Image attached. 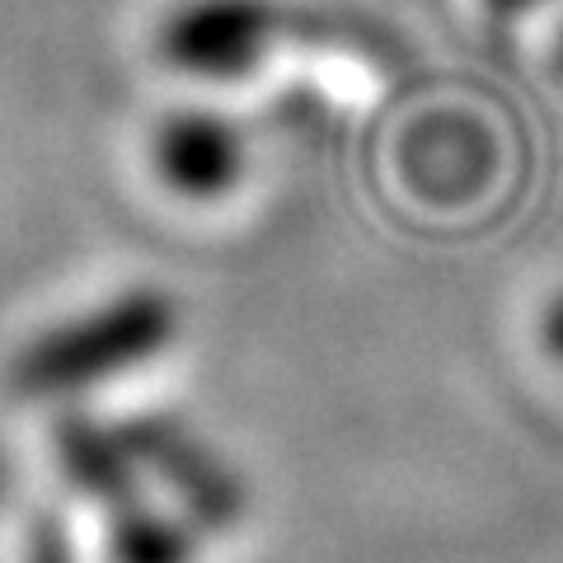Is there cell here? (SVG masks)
I'll return each mask as SVG.
<instances>
[{"label": "cell", "mask_w": 563, "mask_h": 563, "mask_svg": "<svg viewBox=\"0 0 563 563\" xmlns=\"http://www.w3.org/2000/svg\"><path fill=\"white\" fill-rule=\"evenodd\" d=\"M179 301L165 287H128L103 306L43 329L10 362V390L24 399H62L161 357L179 339Z\"/></svg>", "instance_id": "cell-1"}, {"label": "cell", "mask_w": 563, "mask_h": 563, "mask_svg": "<svg viewBox=\"0 0 563 563\" xmlns=\"http://www.w3.org/2000/svg\"><path fill=\"white\" fill-rule=\"evenodd\" d=\"M118 432L128 442L132 461L146 465L161 484H169V493L188 507V517L198 526L231 531V526L244 521V512H250V484L188 422L165 418V413H141V418L118 422Z\"/></svg>", "instance_id": "cell-2"}, {"label": "cell", "mask_w": 563, "mask_h": 563, "mask_svg": "<svg viewBox=\"0 0 563 563\" xmlns=\"http://www.w3.org/2000/svg\"><path fill=\"white\" fill-rule=\"evenodd\" d=\"M282 38V10L268 0H184L165 14L161 62L192 80H244Z\"/></svg>", "instance_id": "cell-3"}, {"label": "cell", "mask_w": 563, "mask_h": 563, "mask_svg": "<svg viewBox=\"0 0 563 563\" xmlns=\"http://www.w3.org/2000/svg\"><path fill=\"white\" fill-rule=\"evenodd\" d=\"M151 165L174 198L217 202L244 174V132L211 109H174L151 136Z\"/></svg>", "instance_id": "cell-4"}, {"label": "cell", "mask_w": 563, "mask_h": 563, "mask_svg": "<svg viewBox=\"0 0 563 563\" xmlns=\"http://www.w3.org/2000/svg\"><path fill=\"white\" fill-rule=\"evenodd\" d=\"M52 446H57L66 479L76 484L85 498L109 503V507L136 503V461L118 428H103V422L85 418V413H66L57 428H52Z\"/></svg>", "instance_id": "cell-5"}, {"label": "cell", "mask_w": 563, "mask_h": 563, "mask_svg": "<svg viewBox=\"0 0 563 563\" xmlns=\"http://www.w3.org/2000/svg\"><path fill=\"white\" fill-rule=\"evenodd\" d=\"M198 536L188 521L151 512L141 503L113 507V563H192Z\"/></svg>", "instance_id": "cell-6"}, {"label": "cell", "mask_w": 563, "mask_h": 563, "mask_svg": "<svg viewBox=\"0 0 563 563\" xmlns=\"http://www.w3.org/2000/svg\"><path fill=\"white\" fill-rule=\"evenodd\" d=\"M540 347L563 366V291L550 296V306L540 310Z\"/></svg>", "instance_id": "cell-7"}, {"label": "cell", "mask_w": 563, "mask_h": 563, "mask_svg": "<svg viewBox=\"0 0 563 563\" xmlns=\"http://www.w3.org/2000/svg\"><path fill=\"white\" fill-rule=\"evenodd\" d=\"M484 5L498 14V20H521V14H531L540 5H550V0H484Z\"/></svg>", "instance_id": "cell-8"}]
</instances>
